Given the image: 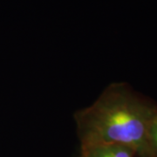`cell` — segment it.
Here are the masks:
<instances>
[{
	"instance_id": "obj_3",
	"label": "cell",
	"mask_w": 157,
	"mask_h": 157,
	"mask_svg": "<svg viewBox=\"0 0 157 157\" xmlns=\"http://www.w3.org/2000/svg\"><path fill=\"white\" fill-rule=\"evenodd\" d=\"M147 137L152 151L154 153L155 156L157 157V113L153 118L151 123L148 127Z\"/></svg>"
},
{
	"instance_id": "obj_1",
	"label": "cell",
	"mask_w": 157,
	"mask_h": 157,
	"mask_svg": "<svg viewBox=\"0 0 157 157\" xmlns=\"http://www.w3.org/2000/svg\"><path fill=\"white\" fill-rule=\"evenodd\" d=\"M157 107L128 85L113 83L89 107L74 113L80 147L117 143L131 147L139 157H155L147 131Z\"/></svg>"
},
{
	"instance_id": "obj_2",
	"label": "cell",
	"mask_w": 157,
	"mask_h": 157,
	"mask_svg": "<svg viewBox=\"0 0 157 157\" xmlns=\"http://www.w3.org/2000/svg\"><path fill=\"white\" fill-rule=\"evenodd\" d=\"M135 151L126 145L117 143H101L80 147L78 157H135Z\"/></svg>"
}]
</instances>
